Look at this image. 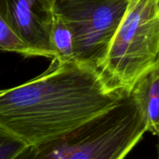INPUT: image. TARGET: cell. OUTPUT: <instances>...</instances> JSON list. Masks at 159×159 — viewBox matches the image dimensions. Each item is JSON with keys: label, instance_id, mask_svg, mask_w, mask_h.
I'll use <instances>...</instances> for the list:
<instances>
[{"label": "cell", "instance_id": "12", "mask_svg": "<svg viewBox=\"0 0 159 159\" xmlns=\"http://www.w3.org/2000/svg\"><path fill=\"white\" fill-rule=\"evenodd\" d=\"M157 6H158V10H159V0H157Z\"/></svg>", "mask_w": 159, "mask_h": 159}, {"label": "cell", "instance_id": "2", "mask_svg": "<svg viewBox=\"0 0 159 159\" xmlns=\"http://www.w3.org/2000/svg\"><path fill=\"white\" fill-rule=\"evenodd\" d=\"M159 67L157 0H128L107 55L98 69L106 88L127 97L139 80Z\"/></svg>", "mask_w": 159, "mask_h": 159}, {"label": "cell", "instance_id": "13", "mask_svg": "<svg viewBox=\"0 0 159 159\" xmlns=\"http://www.w3.org/2000/svg\"><path fill=\"white\" fill-rule=\"evenodd\" d=\"M53 1H54V2H55V1H56V0H53Z\"/></svg>", "mask_w": 159, "mask_h": 159}, {"label": "cell", "instance_id": "10", "mask_svg": "<svg viewBox=\"0 0 159 159\" xmlns=\"http://www.w3.org/2000/svg\"><path fill=\"white\" fill-rule=\"evenodd\" d=\"M32 156V148H28L21 156H19L17 159H31Z\"/></svg>", "mask_w": 159, "mask_h": 159}, {"label": "cell", "instance_id": "1", "mask_svg": "<svg viewBox=\"0 0 159 159\" xmlns=\"http://www.w3.org/2000/svg\"><path fill=\"white\" fill-rule=\"evenodd\" d=\"M123 98L106 88L96 68L53 58L36 78L0 90V130L39 147L84 126Z\"/></svg>", "mask_w": 159, "mask_h": 159}, {"label": "cell", "instance_id": "11", "mask_svg": "<svg viewBox=\"0 0 159 159\" xmlns=\"http://www.w3.org/2000/svg\"><path fill=\"white\" fill-rule=\"evenodd\" d=\"M157 159H159V138H158V143H157Z\"/></svg>", "mask_w": 159, "mask_h": 159}, {"label": "cell", "instance_id": "5", "mask_svg": "<svg viewBox=\"0 0 159 159\" xmlns=\"http://www.w3.org/2000/svg\"><path fill=\"white\" fill-rule=\"evenodd\" d=\"M53 0H0V16L37 56L52 59L50 29Z\"/></svg>", "mask_w": 159, "mask_h": 159}, {"label": "cell", "instance_id": "3", "mask_svg": "<svg viewBox=\"0 0 159 159\" xmlns=\"http://www.w3.org/2000/svg\"><path fill=\"white\" fill-rule=\"evenodd\" d=\"M147 132L130 96L77 130L32 148L31 159H125Z\"/></svg>", "mask_w": 159, "mask_h": 159}, {"label": "cell", "instance_id": "6", "mask_svg": "<svg viewBox=\"0 0 159 159\" xmlns=\"http://www.w3.org/2000/svg\"><path fill=\"white\" fill-rule=\"evenodd\" d=\"M146 130L159 138V67L142 76L129 95Z\"/></svg>", "mask_w": 159, "mask_h": 159}, {"label": "cell", "instance_id": "9", "mask_svg": "<svg viewBox=\"0 0 159 159\" xmlns=\"http://www.w3.org/2000/svg\"><path fill=\"white\" fill-rule=\"evenodd\" d=\"M28 148L30 147L0 130V159H17Z\"/></svg>", "mask_w": 159, "mask_h": 159}, {"label": "cell", "instance_id": "4", "mask_svg": "<svg viewBox=\"0 0 159 159\" xmlns=\"http://www.w3.org/2000/svg\"><path fill=\"white\" fill-rule=\"evenodd\" d=\"M127 3L128 0H56L53 12L71 31L75 61L99 68Z\"/></svg>", "mask_w": 159, "mask_h": 159}, {"label": "cell", "instance_id": "7", "mask_svg": "<svg viewBox=\"0 0 159 159\" xmlns=\"http://www.w3.org/2000/svg\"><path fill=\"white\" fill-rule=\"evenodd\" d=\"M50 45L53 58L64 61L75 60L71 31L61 17L54 12L50 29Z\"/></svg>", "mask_w": 159, "mask_h": 159}, {"label": "cell", "instance_id": "8", "mask_svg": "<svg viewBox=\"0 0 159 159\" xmlns=\"http://www.w3.org/2000/svg\"><path fill=\"white\" fill-rule=\"evenodd\" d=\"M0 52H14L25 57L37 56L36 53L12 31L1 16H0Z\"/></svg>", "mask_w": 159, "mask_h": 159}]
</instances>
